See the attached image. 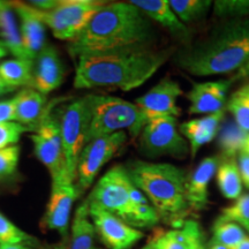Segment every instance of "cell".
<instances>
[{"mask_svg":"<svg viewBox=\"0 0 249 249\" xmlns=\"http://www.w3.org/2000/svg\"><path fill=\"white\" fill-rule=\"evenodd\" d=\"M171 55V50H155L151 46H130L81 54L76 58L74 87L130 91L151 79Z\"/></svg>","mask_w":249,"mask_h":249,"instance_id":"cell-1","label":"cell"},{"mask_svg":"<svg viewBox=\"0 0 249 249\" xmlns=\"http://www.w3.org/2000/svg\"><path fill=\"white\" fill-rule=\"evenodd\" d=\"M156 31L151 21L140 9L128 2H107L93 15L75 39L70 42L71 57L92 52L151 46Z\"/></svg>","mask_w":249,"mask_h":249,"instance_id":"cell-2","label":"cell"},{"mask_svg":"<svg viewBox=\"0 0 249 249\" xmlns=\"http://www.w3.org/2000/svg\"><path fill=\"white\" fill-rule=\"evenodd\" d=\"M249 60V18L227 20L174 54V64L194 76L238 71Z\"/></svg>","mask_w":249,"mask_h":249,"instance_id":"cell-3","label":"cell"},{"mask_svg":"<svg viewBox=\"0 0 249 249\" xmlns=\"http://www.w3.org/2000/svg\"><path fill=\"white\" fill-rule=\"evenodd\" d=\"M130 180L148 198L160 219L181 227L189 213L185 171L171 163L134 161L126 167Z\"/></svg>","mask_w":249,"mask_h":249,"instance_id":"cell-4","label":"cell"},{"mask_svg":"<svg viewBox=\"0 0 249 249\" xmlns=\"http://www.w3.org/2000/svg\"><path fill=\"white\" fill-rule=\"evenodd\" d=\"M90 123L87 143L101 136L128 130L133 139L139 138L147 120L135 103L114 96L89 95Z\"/></svg>","mask_w":249,"mask_h":249,"instance_id":"cell-5","label":"cell"},{"mask_svg":"<svg viewBox=\"0 0 249 249\" xmlns=\"http://www.w3.org/2000/svg\"><path fill=\"white\" fill-rule=\"evenodd\" d=\"M105 4L107 1L95 0H61L50 11H39L28 5L31 13L51 29L54 37L71 42Z\"/></svg>","mask_w":249,"mask_h":249,"instance_id":"cell-6","label":"cell"},{"mask_svg":"<svg viewBox=\"0 0 249 249\" xmlns=\"http://www.w3.org/2000/svg\"><path fill=\"white\" fill-rule=\"evenodd\" d=\"M59 118L66 172L68 178L76 182L77 164L81 152L87 144L90 123V107L88 96L75 99L66 105Z\"/></svg>","mask_w":249,"mask_h":249,"instance_id":"cell-7","label":"cell"},{"mask_svg":"<svg viewBox=\"0 0 249 249\" xmlns=\"http://www.w3.org/2000/svg\"><path fill=\"white\" fill-rule=\"evenodd\" d=\"M134 187L126 167L116 165L98 180L87 201L113 213L129 225L133 213L130 195Z\"/></svg>","mask_w":249,"mask_h":249,"instance_id":"cell-8","label":"cell"},{"mask_svg":"<svg viewBox=\"0 0 249 249\" xmlns=\"http://www.w3.org/2000/svg\"><path fill=\"white\" fill-rule=\"evenodd\" d=\"M139 138L140 149L149 158L172 157L183 160L191 154L188 142L180 133L177 118L174 117L149 120Z\"/></svg>","mask_w":249,"mask_h":249,"instance_id":"cell-9","label":"cell"},{"mask_svg":"<svg viewBox=\"0 0 249 249\" xmlns=\"http://www.w3.org/2000/svg\"><path fill=\"white\" fill-rule=\"evenodd\" d=\"M30 140L34 143L36 157L48 169L52 182L62 179L71 180L66 172V160L62 149L59 118L46 111L37 126L35 134L30 135Z\"/></svg>","mask_w":249,"mask_h":249,"instance_id":"cell-10","label":"cell"},{"mask_svg":"<svg viewBox=\"0 0 249 249\" xmlns=\"http://www.w3.org/2000/svg\"><path fill=\"white\" fill-rule=\"evenodd\" d=\"M126 141L127 133L118 132L87 143L81 152L76 171L75 185L80 195L91 187L99 171L116 156Z\"/></svg>","mask_w":249,"mask_h":249,"instance_id":"cell-11","label":"cell"},{"mask_svg":"<svg viewBox=\"0 0 249 249\" xmlns=\"http://www.w3.org/2000/svg\"><path fill=\"white\" fill-rule=\"evenodd\" d=\"M87 203L96 234L108 249H130L144 236L143 232L128 225L113 213L88 201Z\"/></svg>","mask_w":249,"mask_h":249,"instance_id":"cell-12","label":"cell"},{"mask_svg":"<svg viewBox=\"0 0 249 249\" xmlns=\"http://www.w3.org/2000/svg\"><path fill=\"white\" fill-rule=\"evenodd\" d=\"M183 95V90L178 81L166 76L155 87L135 101L144 119L149 120L160 117H179L181 108L178 99Z\"/></svg>","mask_w":249,"mask_h":249,"instance_id":"cell-13","label":"cell"},{"mask_svg":"<svg viewBox=\"0 0 249 249\" xmlns=\"http://www.w3.org/2000/svg\"><path fill=\"white\" fill-rule=\"evenodd\" d=\"M75 182L62 179L52 182V189L43 217L42 226L50 231H57L62 238H67L73 203L80 197Z\"/></svg>","mask_w":249,"mask_h":249,"instance_id":"cell-14","label":"cell"},{"mask_svg":"<svg viewBox=\"0 0 249 249\" xmlns=\"http://www.w3.org/2000/svg\"><path fill=\"white\" fill-rule=\"evenodd\" d=\"M231 80L205 81L193 83L187 93L189 101L188 114H211L225 107Z\"/></svg>","mask_w":249,"mask_h":249,"instance_id":"cell-15","label":"cell"},{"mask_svg":"<svg viewBox=\"0 0 249 249\" xmlns=\"http://www.w3.org/2000/svg\"><path fill=\"white\" fill-rule=\"evenodd\" d=\"M64 80V67L57 50L52 45H45L34 60L33 80L30 88L48 95L60 87Z\"/></svg>","mask_w":249,"mask_h":249,"instance_id":"cell-16","label":"cell"},{"mask_svg":"<svg viewBox=\"0 0 249 249\" xmlns=\"http://www.w3.org/2000/svg\"><path fill=\"white\" fill-rule=\"evenodd\" d=\"M224 116H225V107L214 113L185 121L180 124L179 130L188 142L192 158L197 155L203 145L217 138L218 133L222 128Z\"/></svg>","mask_w":249,"mask_h":249,"instance_id":"cell-17","label":"cell"},{"mask_svg":"<svg viewBox=\"0 0 249 249\" xmlns=\"http://www.w3.org/2000/svg\"><path fill=\"white\" fill-rule=\"evenodd\" d=\"M14 12L20 18V34L26 55L35 60L37 55L45 48V26L30 12L29 5L21 1H9Z\"/></svg>","mask_w":249,"mask_h":249,"instance_id":"cell-18","label":"cell"},{"mask_svg":"<svg viewBox=\"0 0 249 249\" xmlns=\"http://www.w3.org/2000/svg\"><path fill=\"white\" fill-rule=\"evenodd\" d=\"M217 157H207L200 161L189 177H187L186 197L189 209L202 210L209 202V183L218 167Z\"/></svg>","mask_w":249,"mask_h":249,"instance_id":"cell-19","label":"cell"},{"mask_svg":"<svg viewBox=\"0 0 249 249\" xmlns=\"http://www.w3.org/2000/svg\"><path fill=\"white\" fill-rule=\"evenodd\" d=\"M130 4L136 6L149 20L155 21L177 37L186 38L189 35L186 24L179 20L171 8L169 0H132Z\"/></svg>","mask_w":249,"mask_h":249,"instance_id":"cell-20","label":"cell"},{"mask_svg":"<svg viewBox=\"0 0 249 249\" xmlns=\"http://www.w3.org/2000/svg\"><path fill=\"white\" fill-rule=\"evenodd\" d=\"M15 121L33 130L37 128L45 114L46 95L33 88H24L14 97Z\"/></svg>","mask_w":249,"mask_h":249,"instance_id":"cell-21","label":"cell"},{"mask_svg":"<svg viewBox=\"0 0 249 249\" xmlns=\"http://www.w3.org/2000/svg\"><path fill=\"white\" fill-rule=\"evenodd\" d=\"M96 231L89 217L87 201L77 208L71 226V238L68 249H101L95 242Z\"/></svg>","mask_w":249,"mask_h":249,"instance_id":"cell-22","label":"cell"},{"mask_svg":"<svg viewBox=\"0 0 249 249\" xmlns=\"http://www.w3.org/2000/svg\"><path fill=\"white\" fill-rule=\"evenodd\" d=\"M0 36L2 37V43L9 53L18 59H28L22 45L20 30L14 18V9L9 2L0 1Z\"/></svg>","mask_w":249,"mask_h":249,"instance_id":"cell-23","label":"cell"},{"mask_svg":"<svg viewBox=\"0 0 249 249\" xmlns=\"http://www.w3.org/2000/svg\"><path fill=\"white\" fill-rule=\"evenodd\" d=\"M216 181L222 195L227 200L235 201L240 197L244 183L236 160H225L218 165Z\"/></svg>","mask_w":249,"mask_h":249,"instance_id":"cell-24","label":"cell"},{"mask_svg":"<svg viewBox=\"0 0 249 249\" xmlns=\"http://www.w3.org/2000/svg\"><path fill=\"white\" fill-rule=\"evenodd\" d=\"M34 60L29 59H11L0 64V77L12 89L18 87L30 88L33 80Z\"/></svg>","mask_w":249,"mask_h":249,"instance_id":"cell-25","label":"cell"},{"mask_svg":"<svg viewBox=\"0 0 249 249\" xmlns=\"http://www.w3.org/2000/svg\"><path fill=\"white\" fill-rule=\"evenodd\" d=\"M133 203V213L129 225L139 229H150L158 224L160 220V214L155 210L145 195L138 187H134L130 195Z\"/></svg>","mask_w":249,"mask_h":249,"instance_id":"cell-26","label":"cell"},{"mask_svg":"<svg viewBox=\"0 0 249 249\" xmlns=\"http://www.w3.org/2000/svg\"><path fill=\"white\" fill-rule=\"evenodd\" d=\"M249 133H246L234 121H230L222 126L218 133V147L226 160H235L242 151L244 143Z\"/></svg>","mask_w":249,"mask_h":249,"instance_id":"cell-27","label":"cell"},{"mask_svg":"<svg viewBox=\"0 0 249 249\" xmlns=\"http://www.w3.org/2000/svg\"><path fill=\"white\" fill-rule=\"evenodd\" d=\"M169 2L174 14L183 24L205 17L213 5L211 0H170Z\"/></svg>","mask_w":249,"mask_h":249,"instance_id":"cell-28","label":"cell"},{"mask_svg":"<svg viewBox=\"0 0 249 249\" xmlns=\"http://www.w3.org/2000/svg\"><path fill=\"white\" fill-rule=\"evenodd\" d=\"M225 107L234 118V123L249 133V81L232 93Z\"/></svg>","mask_w":249,"mask_h":249,"instance_id":"cell-29","label":"cell"},{"mask_svg":"<svg viewBox=\"0 0 249 249\" xmlns=\"http://www.w3.org/2000/svg\"><path fill=\"white\" fill-rule=\"evenodd\" d=\"M213 240L229 248H234L247 236L246 231L238 224L216 219L213 227Z\"/></svg>","mask_w":249,"mask_h":249,"instance_id":"cell-30","label":"cell"},{"mask_svg":"<svg viewBox=\"0 0 249 249\" xmlns=\"http://www.w3.org/2000/svg\"><path fill=\"white\" fill-rule=\"evenodd\" d=\"M217 219L238 224L249 234V194L241 195L234 203L223 209Z\"/></svg>","mask_w":249,"mask_h":249,"instance_id":"cell-31","label":"cell"},{"mask_svg":"<svg viewBox=\"0 0 249 249\" xmlns=\"http://www.w3.org/2000/svg\"><path fill=\"white\" fill-rule=\"evenodd\" d=\"M213 7L218 18L231 20L249 18V0H216Z\"/></svg>","mask_w":249,"mask_h":249,"instance_id":"cell-32","label":"cell"},{"mask_svg":"<svg viewBox=\"0 0 249 249\" xmlns=\"http://www.w3.org/2000/svg\"><path fill=\"white\" fill-rule=\"evenodd\" d=\"M35 239L11 222L0 213V245H18L34 242Z\"/></svg>","mask_w":249,"mask_h":249,"instance_id":"cell-33","label":"cell"},{"mask_svg":"<svg viewBox=\"0 0 249 249\" xmlns=\"http://www.w3.org/2000/svg\"><path fill=\"white\" fill-rule=\"evenodd\" d=\"M148 245L154 249H187L185 235L180 229L157 232Z\"/></svg>","mask_w":249,"mask_h":249,"instance_id":"cell-34","label":"cell"},{"mask_svg":"<svg viewBox=\"0 0 249 249\" xmlns=\"http://www.w3.org/2000/svg\"><path fill=\"white\" fill-rule=\"evenodd\" d=\"M30 128L23 124L12 121V123L0 124V149H5L18 142L22 134L30 132Z\"/></svg>","mask_w":249,"mask_h":249,"instance_id":"cell-35","label":"cell"},{"mask_svg":"<svg viewBox=\"0 0 249 249\" xmlns=\"http://www.w3.org/2000/svg\"><path fill=\"white\" fill-rule=\"evenodd\" d=\"M185 235L187 249H208L203 242L200 224L193 219H186L180 229Z\"/></svg>","mask_w":249,"mask_h":249,"instance_id":"cell-36","label":"cell"},{"mask_svg":"<svg viewBox=\"0 0 249 249\" xmlns=\"http://www.w3.org/2000/svg\"><path fill=\"white\" fill-rule=\"evenodd\" d=\"M20 158L18 145L0 149V177H7L17 171Z\"/></svg>","mask_w":249,"mask_h":249,"instance_id":"cell-37","label":"cell"},{"mask_svg":"<svg viewBox=\"0 0 249 249\" xmlns=\"http://www.w3.org/2000/svg\"><path fill=\"white\" fill-rule=\"evenodd\" d=\"M15 99L14 97L7 101L0 102V124L15 121Z\"/></svg>","mask_w":249,"mask_h":249,"instance_id":"cell-38","label":"cell"},{"mask_svg":"<svg viewBox=\"0 0 249 249\" xmlns=\"http://www.w3.org/2000/svg\"><path fill=\"white\" fill-rule=\"evenodd\" d=\"M238 165L239 170H240L242 183L249 189V156L241 151L238 155Z\"/></svg>","mask_w":249,"mask_h":249,"instance_id":"cell-39","label":"cell"},{"mask_svg":"<svg viewBox=\"0 0 249 249\" xmlns=\"http://www.w3.org/2000/svg\"><path fill=\"white\" fill-rule=\"evenodd\" d=\"M58 2L59 1H54V0H36V1H29L28 4L39 11H50V9L54 8Z\"/></svg>","mask_w":249,"mask_h":249,"instance_id":"cell-40","label":"cell"},{"mask_svg":"<svg viewBox=\"0 0 249 249\" xmlns=\"http://www.w3.org/2000/svg\"><path fill=\"white\" fill-rule=\"evenodd\" d=\"M249 77V60L246 62V64L242 66L240 70H239L233 76V80L238 81V80H244V79H248Z\"/></svg>","mask_w":249,"mask_h":249,"instance_id":"cell-41","label":"cell"},{"mask_svg":"<svg viewBox=\"0 0 249 249\" xmlns=\"http://www.w3.org/2000/svg\"><path fill=\"white\" fill-rule=\"evenodd\" d=\"M68 246H70V241H68V238H62V240L59 242V244L52 245L50 247L45 249H68Z\"/></svg>","mask_w":249,"mask_h":249,"instance_id":"cell-42","label":"cell"},{"mask_svg":"<svg viewBox=\"0 0 249 249\" xmlns=\"http://www.w3.org/2000/svg\"><path fill=\"white\" fill-rule=\"evenodd\" d=\"M0 249H33L30 245L18 244V245H0Z\"/></svg>","mask_w":249,"mask_h":249,"instance_id":"cell-43","label":"cell"},{"mask_svg":"<svg viewBox=\"0 0 249 249\" xmlns=\"http://www.w3.org/2000/svg\"><path fill=\"white\" fill-rule=\"evenodd\" d=\"M207 248L208 249H231V248L226 247V246L219 244V242H216L214 240H213V239H211V240L209 241V244L207 245Z\"/></svg>","mask_w":249,"mask_h":249,"instance_id":"cell-44","label":"cell"},{"mask_svg":"<svg viewBox=\"0 0 249 249\" xmlns=\"http://www.w3.org/2000/svg\"><path fill=\"white\" fill-rule=\"evenodd\" d=\"M12 90H13V89H12L11 87H8L7 85H6V83L4 82V80L0 77V96L5 95V93L8 92V91H12Z\"/></svg>","mask_w":249,"mask_h":249,"instance_id":"cell-45","label":"cell"},{"mask_svg":"<svg viewBox=\"0 0 249 249\" xmlns=\"http://www.w3.org/2000/svg\"><path fill=\"white\" fill-rule=\"evenodd\" d=\"M231 249H249V236L248 235L246 236V238L240 242V244L236 245L234 248H231Z\"/></svg>","mask_w":249,"mask_h":249,"instance_id":"cell-46","label":"cell"},{"mask_svg":"<svg viewBox=\"0 0 249 249\" xmlns=\"http://www.w3.org/2000/svg\"><path fill=\"white\" fill-rule=\"evenodd\" d=\"M9 53L7 48H6L4 43H2V40H0V59L6 57Z\"/></svg>","mask_w":249,"mask_h":249,"instance_id":"cell-47","label":"cell"},{"mask_svg":"<svg viewBox=\"0 0 249 249\" xmlns=\"http://www.w3.org/2000/svg\"><path fill=\"white\" fill-rule=\"evenodd\" d=\"M242 152H245V154H247L249 156V134L247 135V138H246L244 148H242Z\"/></svg>","mask_w":249,"mask_h":249,"instance_id":"cell-48","label":"cell"},{"mask_svg":"<svg viewBox=\"0 0 249 249\" xmlns=\"http://www.w3.org/2000/svg\"><path fill=\"white\" fill-rule=\"evenodd\" d=\"M142 249H154V248H152L150 245H147V246H144V247H143Z\"/></svg>","mask_w":249,"mask_h":249,"instance_id":"cell-49","label":"cell"}]
</instances>
